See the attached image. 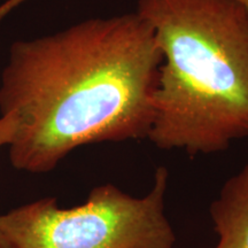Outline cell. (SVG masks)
<instances>
[{
	"label": "cell",
	"instance_id": "obj_4",
	"mask_svg": "<svg viewBox=\"0 0 248 248\" xmlns=\"http://www.w3.org/2000/svg\"><path fill=\"white\" fill-rule=\"evenodd\" d=\"M209 215L218 238L213 248H248V163L223 184Z\"/></svg>",
	"mask_w": 248,
	"mask_h": 248
},
{
	"label": "cell",
	"instance_id": "obj_3",
	"mask_svg": "<svg viewBox=\"0 0 248 248\" xmlns=\"http://www.w3.org/2000/svg\"><path fill=\"white\" fill-rule=\"evenodd\" d=\"M168 183L161 166L141 198L102 184L79 206L60 208L55 198H44L0 215V224L17 248H175L164 212Z\"/></svg>",
	"mask_w": 248,
	"mask_h": 248
},
{
	"label": "cell",
	"instance_id": "obj_6",
	"mask_svg": "<svg viewBox=\"0 0 248 248\" xmlns=\"http://www.w3.org/2000/svg\"><path fill=\"white\" fill-rule=\"evenodd\" d=\"M27 0H5L2 4H0V21H2L9 13L14 11L15 8L22 5Z\"/></svg>",
	"mask_w": 248,
	"mask_h": 248
},
{
	"label": "cell",
	"instance_id": "obj_8",
	"mask_svg": "<svg viewBox=\"0 0 248 248\" xmlns=\"http://www.w3.org/2000/svg\"><path fill=\"white\" fill-rule=\"evenodd\" d=\"M238 1H239L240 4L244 6V8L246 9V12H247V14H248V0H238Z\"/></svg>",
	"mask_w": 248,
	"mask_h": 248
},
{
	"label": "cell",
	"instance_id": "obj_1",
	"mask_svg": "<svg viewBox=\"0 0 248 248\" xmlns=\"http://www.w3.org/2000/svg\"><path fill=\"white\" fill-rule=\"evenodd\" d=\"M161 63L136 12L13 43L0 83L1 115L16 121L12 166L45 173L84 145L147 138Z\"/></svg>",
	"mask_w": 248,
	"mask_h": 248
},
{
	"label": "cell",
	"instance_id": "obj_7",
	"mask_svg": "<svg viewBox=\"0 0 248 248\" xmlns=\"http://www.w3.org/2000/svg\"><path fill=\"white\" fill-rule=\"evenodd\" d=\"M0 248H17L0 224Z\"/></svg>",
	"mask_w": 248,
	"mask_h": 248
},
{
	"label": "cell",
	"instance_id": "obj_2",
	"mask_svg": "<svg viewBox=\"0 0 248 248\" xmlns=\"http://www.w3.org/2000/svg\"><path fill=\"white\" fill-rule=\"evenodd\" d=\"M162 54L147 139L191 156L248 137V14L238 0H137Z\"/></svg>",
	"mask_w": 248,
	"mask_h": 248
},
{
	"label": "cell",
	"instance_id": "obj_5",
	"mask_svg": "<svg viewBox=\"0 0 248 248\" xmlns=\"http://www.w3.org/2000/svg\"><path fill=\"white\" fill-rule=\"evenodd\" d=\"M15 130H16V121L11 115H1L0 117V148L8 146L13 140Z\"/></svg>",
	"mask_w": 248,
	"mask_h": 248
}]
</instances>
